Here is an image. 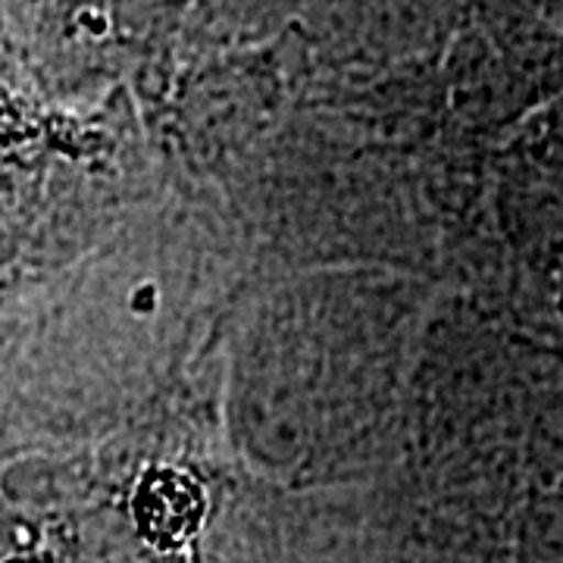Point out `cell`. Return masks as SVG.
<instances>
[{
  "instance_id": "6da1fadb",
  "label": "cell",
  "mask_w": 563,
  "mask_h": 563,
  "mask_svg": "<svg viewBox=\"0 0 563 563\" xmlns=\"http://www.w3.org/2000/svg\"><path fill=\"white\" fill-rule=\"evenodd\" d=\"M201 485L179 470H157L135 495V520L141 532L161 548L188 542L203 520Z\"/></svg>"
}]
</instances>
